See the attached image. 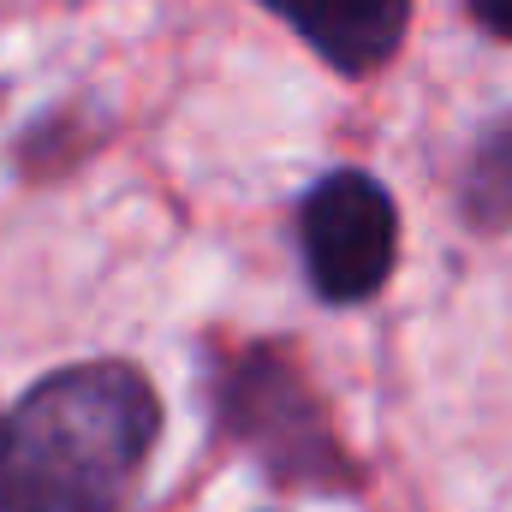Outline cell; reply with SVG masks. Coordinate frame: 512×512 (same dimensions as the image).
<instances>
[{
	"mask_svg": "<svg viewBox=\"0 0 512 512\" xmlns=\"http://www.w3.org/2000/svg\"><path fill=\"white\" fill-rule=\"evenodd\" d=\"M459 203H465L471 227L512 233V114L477 137V149L459 173Z\"/></svg>",
	"mask_w": 512,
	"mask_h": 512,
	"instance_id": "5b68a950",
	"label": "cell"
},
{
	"mask_svg": "<svg viewBox=\"0 0 512 512\" xmlns=\"http://www.w3.org/2000/svg\"><path fill=\"white\" fill-rule=\"evenodd\" d=\"M221 423L227 435L251 441V453H262V465L280 483H310V489L352 483V465L304 382V370L280 346H251L221 376Z\"/></svg>",
	"mask_w": 512,
	"mask_h": 512,
	"instance_id": "7a4b0ae2",
	"label": "cell"
},
{
	"mask_svg": "<svg viewBox=\"0 0 512 512\" xmlns=\"http://www.w3.org/2000/svg\"><path fill=\"white\" fill-rule=\"evenodd\" d=\"M262 6L286 18V30L304 36L340 78L382 72L411 30V0H262Z\"/></svg>",
	"mask_w": 512,
	"mask_h": 512,
	"instance_id": "277c9868",
	"label": "cell"
},
{
	"mask_svg": "<svg viewBox=\"0 0 512 512\" xmlns=\"http://www.w3.org/2000/svg\"><path fill=\"white\" fill-rule=\"evenodd\" d=\"M471 18H477L489 36L512 42V0H471Z\"/></svg>",
	"mask_w": 512,
	"mask_h": 512,
	"instance_id": "8992f818",
	"label": "cell"
},
{
	"mask_svg": "<svg viewBox=\"0 0 512 512\" xmlns=\"http://www.w3.org/2000/svg\"><path fill=\"white\" fill-rule=\"evenodd\" d=\"M161 441V399L126 358H84L0 417V512H126Z\"/></svg>",
	"mask_w": 512,
	"mask_h": 512,
	"instance_id": "6da1fadb",
	"label": "cell"
},
{
	"mask_svg": "<svg viewBox=\"0 0 512 512\" xmlns=\"http://www.w3.org/2000/svg\"><path fill=\"white\" fill-rule=\"evenodd\" d=\"M298 251L310 292L334 310L370 304L399 256V209L364 167H334L298 197Z\"/></svg>",
	"mask_w": 512,
	"mask_h": 512,
	"instance_id": "3957f363",
	"label": "cell"
}]
</instances>
